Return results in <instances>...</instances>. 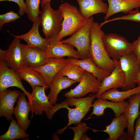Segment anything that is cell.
Masks as SVG:
<instances>
[{"label":"cell","instance_id":"6da1fadb","mask_svg":"<svg viewBox=\"0 0 140 140\" xmlns=\"http://www.w3.org/2000/svg\"><path fill=\"white\" fill-rule=\"evenodd\" d=\"M96 98L95 94H92L85 97L67 98L66 100L53 106L46 116L51 120L54 114L59 109L64 108L68 110V124L63 128L57 131L58 134H61L69 126L72 124H77L81 122L90 110L92 102Z\"/></svg>","mask_w":140,"mask_h":140},{"label":"cell","instance_id":"7a4b0ae2","mask_svg":"<svg viewBox=\"0 0 140 140\" xmlns=\"http://www.w3.org/2000/svg\"><path fill=\"white\" fill-rule=\"evenodd\" d=\"M101 28L98 23L94 21L90 30V57L99 68L111 73L115 68L116 60L109 56L105 50L102 41L105 33Z\"/></svg>","mask_w":140,"mask_h":140},{"label":"cell","instance_id":"3957f363","mask_svg":"<svg viewBox=\"0 0 140 140\" xmlns=\"http://www.w3.org/2000/svg\"><path fill=\"white\" fill-rule=\"evenodd\" d=\"M63 17L61 30L57 39L61 41L64 37L73 35L84 25L87 20L75 6L65 2L59 7Z\"/></svg>","mask_w":140,"mask_h":140},{"label":"cell","instance_id":"277c9868","mask_svg":"<svg viewBox=\"0 0 140 140\" xmlns=\"http://www.w3.org/2000/svg\"><path fill=\"white\" fill-rule=\"evenodd\" d=\"M39 15L42 31L46 38H57L62 28L63 17L58 9L54 10L50 2L45 3L42 7Z\"/></svg>","mask_w":140,"mask_h":140},{"label":"cell","instance_id":"5b68a950","mask_svg":"<svg viewBox=\"0 0 140 140\" xmlns=\"http://www.w3.org/2000/svg\"><path fill=\"white\" fill-rule=\"evenodd\" d=\"M94 21L93 18L92 16L71 37L60 41L63 43L69 44L76 48L80 59L90 57V30Z\"/></svg>","mask_w":140,"mask_h":140},{"label":"cell","instance_id":"8992f818","mask_svg":"<svg viewBox=\"0 0 140 140\" xmlns=\"http://www.w3.org/2000/svg\"><path fill=\"white\" fill-rule=\"evenodd\" d=\"M102 41L107 54L113 60L119 61L122 57L133 52L132 43L118 34L105 33Z\"/></svg>","mask_w":140,"mask_h":140},{"label":"cell","instance_id":"52a82bcc","mask_svg":"<svg viewBox=\"0 0 140 140\" xmlns=\"http://www.w3.org/2000/svg\"><path fill=\"white\" fill-rule=\"evenodd\" d=\"M0 61L5 62L11 69L16 71L26 66L22 44L15 37L6 50L0 49Z\"/></svg>","mask_w":140,"mask_h":140},{"label":"cell","instance_id":"ba28073f","mask_svg":"<svg viewBox=\"0 0 140 140\" xmlns=\"http://www.w3.org/2000/svg\"><path fill=\"white\" fill-rule=\"evenodd\" d=\"M101 83L92 74L85 70L79 84L65 93L64 96L67 98H80L90 93L96 94L99 91Z\"/></svg>","mask_w":140,"mask_h":140},{"label":"cell","instance_id":"9c48e42d","mask_svg":"<svg viewBox=\"0 0 140 140\" xmlns=\"http://www.w3.org/2000/svg\"><path fill=\"white\" fill-rule=\"evenodd\" d=\"M125 76V82L122 90L130 89L136 87L135 80L140 70V64L133 52L121 57L119 60Z\"/></svg>","mask_w":140,"mask_h":140},{"label":"cell","instance_id":"30bf717a","mask_svg":"<svg viewBox=\"0 0 140 140\" xmlns=\"http://www.w3.org/2000/svg\"><path fill=\"white\" fill-rule=\"evenodd\" d=\"M21 80L16 71L9 68L5 62L0 61V92L10 87L18 88L25 94L31 105V94L25 88Z\"/></svg>","mask_w":140,"mask_h":140},{"label":"cell","instance_id":"8fae6325","mask_svg":"<svg viewBox=\"0 0 140 140\" xmlns=\"http://www.w3.org/2000/svg\"><path fill=\"white\" fill-rule=\"evenodd\" d=\"M41 24V17L33 22L30 30L27 33L19 36H15L11 33L14 37L24 40L27 43L26 45L29 47H37L45 51L53 38H43L39 33V27Z\"/></svg>","mask_w":140,"mask_h":140},{"label":"cell","instance_id":"7c38bea8","mask_svg":"<svg viewBox=\"0 0 140 140\" xmlns=\"http://www.w3.org/2000/svg\"><path fill=\"white\" fill-rule=\"evenodd\" d=\"M45 87L38 86L32 89V118L33 113L36 115H41L44 112L47 116L53 106L45 94Z\"/></svg>","mask_w":140,"mask_h":140},{"label":"cell","instance_id":"4fadbf2b","mask_svg":"<svg viewBox=\"0 0 140 140\" xmlns=\"http://www.w3.org/2000/svg\"><path fill=\"white\" fill-rule=\"evenodd\" d=\"M125 76L122 70L119 61L116 60L115 68L108 76L101 82L98 92L95 94L97 98L104 92L111 89L123 88L125 84Z\"/></svg>","mask_w":140,"mask_h":140},{"label":"cell","instance_id":"5bb4252c","mask_svg":"<svg viewBox=\"0 0 140 140\" xmlns=\"http://www.w3.org/2000/svg\"><path fill=\"white\" fill-rule=\"evenodd\" d=\"M74 47L68 43H64L53 38L45 52L50 58H62L65 57L80 58L79 54Z\"/></svg>","mask_w":140,"mask_h":140},{"label":"cell","instance_id":"9a60e30c","mask_svg":"<svg viewBox=\"0 0 140 140\" xmlns=\"http://www.w3.org/2000/svg\"><path fill=\"white\" fill-rule=\"evenodd\" d=\"M20 92L16 90L6 89L0 93V117H4L8 121L13 118L14 106L17 102Z\"/></svg>","mask_w":140,"mask_h":140},{"label":"cell","instance_id":"2e32d148","mask_svg":"<svg viewBox=\"0 0 140 140\" xmlns=\"http://www.w3.org/2000/svg\"><path fill=\"white\" fill-rule=\"evenodd\" d=\"M128 99V104L123 113L128 121L127 133L129 140H132L135 133L134 123L140 114V93L132 95Z\"/></svg>","mask_w":140,"mask_h":140},{"label":"cell","instance_id":"e0dca14e","mask_svg":"<svg viewBox=\"0 0 140 140\" xmlns=\"http://www.w3.org/2000/svg\"><path fill=\"white\" fill-rule=\"evenodd\" d=\"M97 99L94 100L92 103L93 110L89 118L93 115L98 117L103 116L104 114L105 109L107 108L111 109L115 117H118L124 113L129 104L128 102L124 100L117 102L107 100Z\"/></svg>","mask_w":140,"mask_h":140},{"label":"cell","instance_id":"ac0fdd59","mask_svg":"<svg viewBox=\"0 0 140 140\" xmlns=\"http://www.w3.org/2000/svg\"><path fill=\"white\" fill-rule=\"evenodd\" d=\"M26 95L23 92L20 93L13 113L18 124L25 131L30 124L31 121L29 119L28 116L30 112L32 110L31 104L27 100Z\"/></svg>","mask_w":140,"mask_h":140},{"label":"cell","instance_id":"d6986e66","mask_svg":"<svg viewBox=\"0 0 140 140\" xmlns=\"http://www.w3.org/2000/svg\"><path fill=\"white\" fill-rule=\"evenodd\" d=\"M69 62L68 59L50 58L48 61L44 65L32 68L41 73L49 87L54 76Z\"/></svg>","mask_w":140,"mask_h":140},{"label":"cell","instance_id":"ffe728a7","mask_svg":"<svg viewBox=\"0 0 140 140\" xmlns=\"http://www.w3.org/2000/svg\"><path fill=\"white\" fill-rule=\"evenodd\" d=\"M26 66L32 68L40 67L46 64L50 58L45 52L40 48L29 47L22 44Z\"/></svg>","mask_w":140,"mask_h":140},{"label":"cell","instance_id":"44dd1931","mask_svg":"<svg viewBox=\"0 0 140 140\" xmlns=\"http://www.w3.org/2000/svg\"><path fill=\"white\" fill-rule=\"evenodd\" d=\"M79 6V11L87 20L93 15L100 13L106 14L108 5L103 0H76Z\"/></svg>","mask_w":140,"mask_h":140},{"label":"cell","instance_id":"7402d4cb","mask_svg":"<svg viewBox=\"0 0 140 140\" xmlns=\"http://www.w3.org/2000/svg\"><path fill=\"white\" fill-rule=\"evenodd\" d=\"M108 9L105 20L113 15L122 12L129 13L134 9L140 8V0H107Z\"/></svg>","mask_w":140,"mask_h":140},{"label":"cell","instance_id":"603a6c76","mask_svg":"<svg viewBox=\"0 0 140 140\" xmlns=\"http://www.w3.org/2000/svg\"><path fill=\"white\" fill-rule=\"evenodd\" d=\"M128 122L124 114L122 113L117 117L114 118L110 124L106 126V129L102 130H99L92 129L94 132L97 131L105 132L108 135L109 137L105 140H118L121 135L124 132V130L128 128Z\"/></svg>","mask_w":140,"mask_h":140},{"label":"cell","instance_id":"cb8c5ba5","mask_svg":"<svg viewBox=\"0 0 140 140\" xmlns=\"http://www.w3.org/2000/svg\"><path fill=\"white\" fill-rule=\"evenodd\" d=\"M76 82L65 77L58 72L53 78L50 85V90L47 95L51 104L54 106L56 104L57 96L61 90L70 87Z\"/></svg>","mask_w":140,"mask_h":140},{"label":"cell","instance_id":"d4e9b609","mask_svg":"<svg viewBox=\"0 0 140 140\" xmlns=\"http://www.w3.org/2000/svg\"><path fill=\"white\" fill-rule=\"evenodd\" d=\"M16 72L22 79L25 80L30 85L32 89L38 86L44 87L46 89L49 87L41 73L32 68L25 66Z\"/></svg>","mask_w":140,"mask_h":140},{"label":"cell","instance_id":"484cf974","mask_svg":"<svg viewBox=\"0 0 140 140\" xmlns=\"http://www.w3.org/2000/svg\"><path fill=\"white\" fill-rule=\"evenodd\" d=\"M68 59L69 62L78 65L84 70L91 73L101 82L111 73L99 68L90 57L83 60L73 58Z\"/></svg>","mask_w":140,"mask_h":140},{"label":"cell","instance_id":"4316f807","mask_svg":"<svg viewBox=\"0 0 140 140\" xmlns=\"http://www.w3.org/2000/svg\"><path fill=\"white\" fill-rule=\"evenodd\" d=\"M139 93H140V86L130 89L122 91H119L117 89H111L103 93L97 98L118 102L129 98L132 95Z\"/></svg>","mask_w":140,"mask_h":140},{"label":"cell","instance_id":"83f0119b","mask_svg":"<svg viewBox=\"0 0 140 140\" xmlns=\"http://www.w3.org/2000/svg\"><path fill=\"white\" fill-rule=\"evenodd\" d=\"M18 124L13 118L11 120L7 131L0 136V140H14L27 138L29 135Z\"/></svg>","mask_w":140,"mask_h":140},{"label":"cell","instance_id":"f1b7e54d","mask_svg":"<svg viewBox=\"0 0 140 140\" xmlns=\"http://www.w3.org/2000/svg\"><path fill=\"white\" fill-rule=\"evenodd\" d=\"M84 70L79 65L69 62L58 73L63 76H67L76 82H80Z\"/></svg>","mask_w":140,"mask_h":140},{"label":"cell","instance_id":"f546056e","mask_svg":"<svg viewBox=\"0 0 140 140\" xmlns=\"http://www.w3.org/2000/svg\"><path fill=\"white\" fill-rule=\"evenodd\" d=\"M41 2L40 0H25V3L27 8L26 13L28 18L32 22L36 21L39 16Z\"/></svg>","mask_w":140,"mask_h":140},{"label":"cell","instance_id":"4dcf8cb0","mask_svg":"<svg viewBox=\"0 0 140 140\" xmlns=\"http://www.w3.org/2000/svg\"><path fill=\"white\" fill-rule=\"evenodd\" d=\"M120 20H129L133 22H140V12L139 9H136L131 11L127 15L114 18L110 19L105 20L101 23V26L114 21Z\"/></svg>","mask_w":140,"mask_h":140},{"label":"cell","instance_id":"1f68e13d","mask_svg":"<svg viewBox=\"0 0 140 140\" xmlns=\"http://www.w3.org/2000/svg\"><path fill=\"white\" fill-rule=\"evenodd\" d=\"M85 122H80L75 127H68L69 129L72 130L74 133L73 140H80L82 135L87 131L89 128L86 126Z\"/></svg>","mask_w":140,"mask_h":140},{"label":"cell","instance_id":"d6a6232c","mask_svg":"<svg viewBox=\"0 0 140 140\" xmlns=\"http://www.w3.org/2000/svg\"><path fill=\"white\" fill-rule=\"evenodd\" d=\"M20 17L18 14L11 10L5 14L0 15V29L1 30L5 23L14 22Z\"/></svg>","mask_w":140,"mask_h":140},{"label":"cell","instance_id":"836d02e7","mask_svg":"<svg viewBox=\"0 0 140 140\" xmlns=\"http://www.w3.org/2000/svg\"><path fill=\"white\" fill-rule=\"evenodd\" d=\"M0 1H12L16 3L19 6V14L21 16L26 13L27 8L24 0H0Z\"/></svg>","mask_w":140,"mask_h":140},{"label":"cell","instance_id":"e575fe53","mask_svg":"<svg viewBox=\"0 0 140 140\" xmlns=\"http://www.w3.org/2000/svg\"><path fill=\"white\" fill-rule=\"evenodd\" d=\"M132 43L133 51L136 55L140 64V34L138 39Z\"/></svg>","mask_w":140,"mask_h":140},{"label":"cell","instance_id":"d590c367","mask_svg":"<svg viewBox=\"0 0 140 140\" xmlns=\"http://www.w3.org/2000/svg\"><path fill=\"white\" fill-rule=\"evenodd\" d=\"M140 114L137 119L134 128L135 133L133 140H140V104L139 106Z\"/></svg>","mask_w":140,"mask_h":140},{"label":"cell","instance_id":"8d00e7d4","mask_svg":"<svg viewBox=\"0 0 140 140\" xmlns=\"http://www.w3.org/2000/svg\"><path fill=\"white\" fill-rule=\"evenodd\" d=\"M118 140H129L127 132L124 131Z\"/></svg>","mask_w":140,"mask_h":140},{"label":"cell","instance_id":"74e56055","mask_svg":"<svg viewBox=\"0 0 140 140\" xmlns=\"http://www.w3.org/2000/svg\"><path fill=\"white\" fill-rule=\"evenodd\" d=\"M135 82L138 86H140V70L137 75Z\"/></svg>","mask_w":140,"mask_h":140},{"label":"cell","instance_id":"f35d334b","mask_svg":"<svg viewBox=\"0 0 140 140\" xmlns=\"http://www.w3.org/2000/svg\"><path fill=\"white\" fill-rule=\"evenodd\" d=\"M90 140V138H89L87 135L86 133H84L82 136L80 140Z\"/></svg>","mask_w":140,"mask_h":140},{"label":"cell","instance_id":"ab89813d","mask_svg":"<svg viewBox=\"0 0 140 140\" xmlns=\"http://www.w3.org/2000/svg\"><path fill=\"white\" fill-rule=\"evenodd\" d=\"M51 0H41V5L42 7L44 4L46 3L51 2Z\"/></svg>","mask_w":140,"mask_h":140},{"label":"cell","instance_id":"60d3db41","mask_svg":"<svg viewBox=\"0 0 140 140\" xmlns=\"http://www.w3.org/2000/svg\"><path fill=\"white\" fill-rule=\"evenodd\" d=\"M58 138L59 139L58 136L55 133H54L53 135V139H57Z\"/></svg>","mask_w":140,"mask_h":140}]
</instances>
